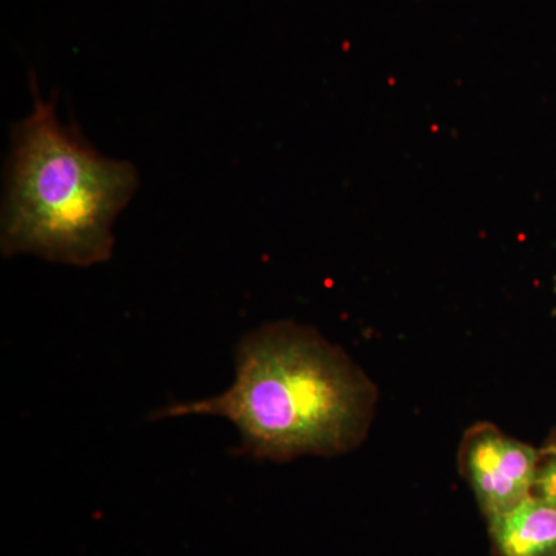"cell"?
<instances>
[{
    "mask_svg": "<svg viewBox=\"0 0 556 556\" xmlns=\"http://www.w3.org/2000/svg\"><path fill=\"white\" fill-rule=\"evenodd\" d=\"M375 404L371 380L340 348L281 321L241 340L225 393L159 417H225L239 430L241 455L281 463L350 452L367 434Z\"/></svg>",
    "mask_w": 556,
    "mask_h": 556,
    "instance_id": "cell-1",
    "label": "cell"
},
{
    "mask_svg": "<svg viewBox=\"0 0 556 556\" xmlns=\"http://www.w3.org/2000/svg\"><path fill=\"white\" fill-rule=\"evenodd\" d=\"M138 186L127 161L105 159L58 119L53 102L13 134L3 207V254L91 266L112 254V225Z\"/></svg>",
    "mask_w": 556,
    "mask_h": 556,
    "instance_id": "cell-2",
    "label": "cell"
},
{
    "mask_svg": "<svg viewBox=\"0 0 556 556\" xmlns=\"http://www.w3.org/2000/svg\"><path fill=\"white\" fill-rule=\"evenodd\" d=\"M543 450L508 437L490 424L467 431L460 464L486 519L506 514L533 495Z\"/></svg>",
    "mask_w": 556,
    "mask_h": 556,
    "instance_id": "cell-3",
    "label": "cell"
},
{
    "mask_svg": "<svg viewBox=\"0 0 556 556\" xmlns=\"http://www.w3.org/2000/svg\"><path fill=\"white\" fill-rule=\"evenodd\" d=\"M497 556H556V506L532 495L517 507L489 519Z\"/></svg>",
    "mask_w": 556,
    "mask_h": 556,
    "instance_id": "cell-4",
    "label": "cell"
},
{
    "mask_svg": "<svg viewBox=\"0 0 556 556\" xmlns=\"http://www.w3.org/2000/svg\"><path fill=\"white\" fill-rule=\"evenodd\" d=\"M533 495L544 497L556 506V453L543 450Z\"/></svg>",
    "mask_w": 556,
    "mask_h": 556,
    "instance_id": "cell-5",
    "label": "cell"
},
{
    "mask_svg": "<svg viewBox=\"0 0 556 556\" xmlns=\"http://www.w3.org/2000/svg\"><path fill=\"white\" fill-rule=\"evenodd\" d=\"M544 452L556 453V437L543 448Z\"/></svg>",
    "mask_w": 556,
    "mask_h": 556,
    "instance_id": "cell-6",
    "label": "cell"
}]
</instances>
